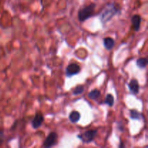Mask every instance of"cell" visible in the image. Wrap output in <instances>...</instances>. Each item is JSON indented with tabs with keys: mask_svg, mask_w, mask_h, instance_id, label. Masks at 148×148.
Here are the masks:
<instances>
[{
	"mask_svg": "<svg viewBox=\"0 0 148 148\" xmlns=\"http://www.w3.org/2000/svg\"><path fill=\"white\" fill-rule=\"evenodd\" d=\"M95 4H91L90 5L87 6V7H84V8L81 9L79 12H78V19L81 23L85 21L90 17H91L93 14L94 10H95Z\"/></svg>",
	"mask_w": 148,
	"mask_h": 148,
	"instance_id": "obj_1",
	"label": "cell"
},
{
	"mask_svg": "<svg viewBox=\"0 0 148 148\" xmlns=\"http://www.w3.org/2000/svg\"><path fill=\"white\" fill-rule=\"evenodd\" d=\"M118 12L119 10L115 8L114 4H109V5L107 6V9H105L104 12L101 14V20L103 21V23L108 21Z\"/></svg>",
	"mask_w": 148,
	"mask_h": 148,
	"instance_id": "obj_2",
	"label": "cell"
},
{
	"mask_svg": "<svg viewBox=\"0 0 148 148\" xmlns=\"http://www.w3.org/2000/svg\"><path fill=\"white\" fill-rule=\"evenodd\" d=\"M98 131L97 130H88L83 134L77 136L78 138L84 143H90L96 137Z\"/></svg>",
	"mask_w": 148,
	"mask_h": 148,
	"instance_id": "obj_3",
	"label": "cell"
},
{
	"mask_svg": "<svg viewBox=\"0 0 148 148\" xmlns=\"http://www.w3.org/2000/svg\"><path fill=\"white\" fill-rule=\"evenodd\" d=\"M58 135L56 132H51L48 135L45 141L43 142V147H51L54 145L57 141Z\"/></svg>",
	"mask_w": 148,
	"mask_h": 148,
	"instance_id": "obj_4",
	"label": "cell"
},
{
	"mask_svg": "<svg viewBox=\"0 0 148 148\" xmlns=\"http://www.w3.org/2000/svg\"><path fill=\"white\" fill-rule=\"evenodd\" d=\"M80 72V67L77 64H70L66 69V75L68 77L77 75Z\"/></svg>",
	"mask_w": 148,
	"mask_h": 148,
	"instance_id": "obj_5",
	"label": "cell"
},
{
	"mask_svg": "<svg viewBox=\"0 0 148 148\" xmlns=\"http://www.w3.org/2000/svg\"><path fill=\"white\" fill-rule=\"evenodd\" d=\"M43 116L40 114H37L32 121V127L34 129H38L43 124Z\"/></svg>",
	"mask_w": 148,
	"mask_h": 148,
	"instance_id": "obj_6",
	"label": "cell"
},
{
	"mask_svg": "<svg viewBox=\"0 0 148 148\" xmlns=\"http://www.w3.org/2000/svg\"><path fill=\"white\" fill-rule=\"evenodd\" d=\"M130 90L132 92L133 94H137L139 92V90H140V85H139V82L137 79H133L130 82L128 85Z\"/></svg>",
	"mask_w": 148,
	"mask_h": 148,
	"instance_id": "obj_7",
	"label": "cell"
},
{
	"mask_svg": "<svg viewBox=\"0 0 148 148\" xmlns=\"http://www.w3.org/2000/svg\"><path fill=\"white\" fill-rule=\"evenodd\" d=\"M142 18L138 14H135L132 17V23L133 27L135 31H138L140 30V24H141Z\"/></svg>",
	"mask_w": 148,
	"mask_h": 148,
	"instance_id": "obj_8",
	"label": "cell"
},
{
	"mask_svg": "<svg viewBox=\"0 0 148 148\" xmlns=\"http://www.w3.org/2000/svg\"><path fill=\"white\" fill-rule=\"evenodd\" d=\"M115 41L111 38H105L103 39V45L107 50H111L114 48Z\"/></svg>",
	"mask_w": 148,
	"mask_h": 148,
	"instance_id": "obj_9",
	"label": "cell"
},
{
	"mask_svg": "<svg viewBox=\"0 0 148 148\" xmlns=\"http://www.w3.org/2000/svg\"><path fill=\"white\" fill-rule=\"evenodd\" d=\"M80 119V114L78 111H74L69 114V120L72 123H77Z\"/></svg>",
	"mask_w": 148,
	"mask_h": 148,
	"instance_id": "obj_10",
	"label": "cell"
},
{
	"mask_svg": "<svg viewBox=\"0 0 148 148\" xmlns=\"http://www.w3.org/2000/svg\"><path fill=\"white\" fill-rule=\"evenodd\" d=\"M101 92L98 90H92L90 92L88 93V98L92 100H96L97 98L101 96Z\"/></svg>",
	"mask_w": 148,
	"mask_h": 148,
	"instance_id": "obj_11",
	"label": "cell"
},
{
	"mask_svg": "<svg viewBox=\"0 0 148 148\" xmlns=\"http://www.w3.org/2000/svg\"><path fill=\"white\" fill-rule=\"evenodd\" d=\"M147 64V58H140L137 60V65L139 68H145Z\"/></svg>",
	"mask_w": 148,
	"mask_h": 148,
	"instance_id": "obj_12",
	"label": "cell"
},
{
	"mask_svg": "<svg viewBox=\"0 0 148 148\" xmlns=\"http://www.w3.org/2000/svg\"><path fill=\"white\" fill-rule=\"evenodd\" d=\"M104 103L107 104V105L109 106L110 107L113 106H114V96H113L111 94H108L106 96V98L105 101H104Z\"/></svg>",
	"mask_w": 148,
	"mask_h": 148,
	"instance_id": "obj_13",
	"label": "cell"
},
{
	"mask_svg": "<svg viewBox=\"0 0 148 148\" xmlns=\"http://www.w3.org/2000/svg\"><path fill=\"white\" fill-rule=\"evenodd\" d=\"M85 90V88H84L83 85H79V86H77L75 88V90H73V95H80Z\"/></svg>",
	"mask_w": 148,
	"mask_h": 148,
	"instance_id": "obj_14",
	"label": "cell"
},
{
	"mask_svg": "<svg viewBox=\"0 0 148 148\" xmlns=\"http://www.w3.org/2000/svg\"><path fill=\"white\" fill-rule=\"evenodd\" d=\"M140 114L135 110H131L130 111V116L132 119H139Z\"/></svg>",
	"mask_w": 148,
	"mask_h": 148,
	"instance_id": "obj_15",
	"label": "cell"
},
{
	"mask_svg": "<svg viewBox=\"0 0 148 148\" xmlns=\"http://www.w3.org/2000/svg\"><path fill=\"white\" fill-rule=\"evenodd\" d=\"M3 140H4V133L3 132L0 131V145L2 144Z\"/></svg>",
	"mask_w": 148,
	"mask_h": 148,
	"instance_id": "obj_16",
	"label": "cell"
}]
</instances>
